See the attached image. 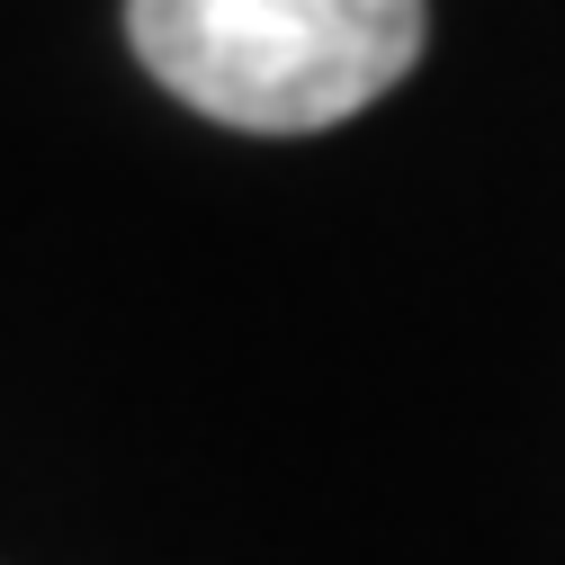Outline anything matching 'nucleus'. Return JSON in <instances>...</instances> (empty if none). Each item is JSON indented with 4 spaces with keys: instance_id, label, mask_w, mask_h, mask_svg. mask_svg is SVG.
<instances>
[{
    "instance_id": "f257e3e1",
    "label": "nucleus",
    "mask_w": 565,
    "mask_h": 565,
    "mask_svg": "<svg viewBox=\"0 0 565 565\" xmlns=\"http://www.w3.org/2000/svg\"><path fill=\"white\" fill-rule=\"evenodd\" d=\"M145 73L243 135H315L395 90L431 10L422 0H126Z\"/></svg>"
}]
</instances>
